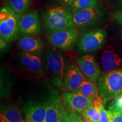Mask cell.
I'll list each match as a JSON object with an SVG mask.
<instances>
[{"instance_id": "1", "label": "cell", "mask_w": 122, "mask_h": 122, "mask_svg": "<svg viewBox=\"0 0 122 122\" xmlns=\"http://www.w3.org/2000/svg\"><path fill=\"white\" fill-rule=\"evenodd\" d=\"M42 16L44 27L48 32L75 27L72 22V12L68 6L52 7L44 12Z\"/></svg>"}, {"instance_id": "2", "label": "cell", "mask_w": 122, "mask_h": 122, "mask_svg": "<svg viewBox=\"0 0 122 122\" xmlns=\"http://www.w3.org/2000/svg\"><path fill=\"white\" fill-rule=\"evenodd\" d=\"M98 89L104 103L122 94V70L100 72Z\"/></svg>"}, {"instance_id": "3", "label": "cell", "mask_w": 122, "mask_h": 122, "mask_svg": "<svg viewBox=\"0 0 122 122\" xmlns=\"http://www.w3.org/2000/svg\"><path fill=\"white\" fill-rule=\"evenodd\" d=\"M20 17L7 6L0 10V37L1 40L10 42L18 39L20 33Z\"/></svg>"}, {"instance_id": "4", "label": "cell", "mask_w": 122, "mask_h": 122, "mask_svg": "<svg viewBox=\"0 0 122 122\" xmlns=\"http://www.w3.org/2000/svg\"><path fill=\"white\" fill-rule=\"evenodd\" d=\"M43 63L48 72L55 77L57 85L62 86L63 79L68 65L62 53L54 49L47 50L44 55Z\"/></svg>"}, {"instance_id": "5", "label": "cell", "mask_w": 122, "mask_h": 122, "mask_svg": "<svg viewBox=\"0 0 122 122\" xmlns=\"http://www.w3.org/2000/svg\"><path fill=\"white\" fill-rule=\"evenodd\" d=\"M102 8L98 4L95 7L72 13L74 27L79 30H86L98 23L103 16Z\"/></svg>"}, {"instance_id": "6", "label": "cell", "mask_w": 122, "mask_h": 122, "mask_svg": "<svg viewBox=\"0 0 122 122\" xmlns=\"http://www.w3.org/2000/svg\"><path fill=\"white\" fill-rule=\"evenodd\" d=\"M106 40L107 33L105 30H94L80 35L76 41V45L82 52H94L102 48Z\"/></svg>"}, {"instance_id": "7", "label": "cell", "mask_w": 122, "mask_h": 122, "mask_svg": "<svg viewBox=\"0 0 122 122\" xmlns=\"http://www.w3.org/2000/svg\"><path fill=\"white\" fill-rule=\"evenodd\" d=\"M79 37L78 30L75 27L49 32V42L56 48L68 50L72 48Z\"/></svg>"}, {"instance_id": "8", "label": "cell", "mask_w": 122, "mask_h": 122, "mask_svg": "<svg viewBox=\"0 0 122 122\" xmlns=\"http://www.w3.org/2000/svg\"><path fill=\"white\" fill-rule=\"evenodd\" d=\"M46 115L44 122H63L68 112L63 99L52 94L46 102Z\"/></svg>"}, {"instance_id": "9", "label": "cell", "mask_w": 122, "mask_h": 122, "mask_svg": "<svg viewBox=\"0 0 122 122\" xmlns=\"http://www.w3.org/2000/svg\"><path fill=\"white\" fill-rule=\"evenodd\" d=\"M62 99L66 106L68 109L81 112L88 107L94 106L93 101L77 91L72 92L65 93L62 95Z\"/></svg>"}, {"instance_id": "10", "label": "cell", "mask_w": 122, "mask_h": 122, "mask_svg": "<svg viewBox=\"0 0 122 122\" xmlns=\"http://www.w3.org/2000/svg\"><path fill=\"white\" fill-rule=\"evenodd\" d=\"M20 33L22 36H34L41 30V23L39 13L33 10L24 14L20 17Z\"/></svg>"}, {"instance_id": "11", "label": "cell", "mask_w": 122, "mask_h": 122, "mask_svg": "<svg viewBox=\"0 0 122 122\" xmlns=\"http://www.w3.org/2000/svg\"><path fill=\"white\" fill-rule=\"evenodd\" d=\"M85 80L80 70L73 64L68 65L63 79L62 87L69 91H76Z\"/></svg>"}, {"instance_id": "12", "label": "cell", "mask_w": 122, "mask_h": 122, "mask_svg": "<svg viewBox=\"0 0 122 122\" xmlns=\"http://www.w3.org/2000/svg\"><path fill=\"white\" fill-rule=\"evenodd\" d=\"M76 61L82 72L89 80L95 83L100 74V70L93 56L83 55L77 58Z\"/></svg>"}, {"instance_id": "13", "label": "cell", "mask_w": 122, "mask_h": 122, "mask_svg": "<svg viewBox=\"0 0 122 122\" xmlns=\"http://www.w3.org/2000/svg\"><path fill=\"white\" fill-rule=\"evenodd\" d=\"M19 60L21 66L27 71L37 74H44L42 63L39 54L23 51L19 54Z\"/></svg>"}, {"instance_id": "14", "label": "cell", "mask_w": 122, "mask_h": 122, "mask_svg": "<svg viewBox=\"0 0 122 122\" xmlns=\"http://www.w3.org/2000/svg\"><path fill=\"white\" fill-rule=\"evenodd\" d=\"M46 110V102L28 103L25 105L23 109L25 122H44Z\"/></svg>"}, {"instance_id": "15", "label": "cell", "mask_w": 122, "mask_h": 122, "mask_svg": "<svg viewBox=\"0 0 122 122\" xmlns=\"http://www.w3.org/2000/svg\"><path fill=\"white\" fill-rule=\"evenodd\" d=\"M20 48L25 52L39 54L42 48L43 42L39 37L23 36L18 40Z\"/></svg>"}, {"instance_id": "16", "label": "cell", "mask_w": 122, "mask_h": 122, "mask_svg": "<svg viewBox=\"0 0 122 122\" xmlns=\"http://www.w3.org/2000/svg\"><path fill=\"white\" fill-rule=\"evenodd\" d=\"M101 59L103 67L106 72L115 71L122 66L121 58L111 50H104Z\"/></svg>"}, {"instance_id": "17", "label": "cell", "mask_w": 122, "mask_h": 122, "mask_svg": "<svg viewBox=\"0 0 122 122\" xmlns=\"http://www.w3.org/2000/svg\"><path fill=\"white\" fill-rule=\"evenodd\" d=\"M1 116L8 122H25L19 110L11 104L1 106Z\"/></svg>"}, {"instance_id": "18", "label": "cell", "mask_w": 122, "mask_h": 122, "mask_svg": "<svg viewBox=\"0 0 122 122\" xmlns=\"http://www.w3.org/2000/svg\"><path fill=\"white\" fill-rule=\"evenodd\" d=\"M6 6L20 16L30 10L32 0H6Z\"/></svg>"}, {"instance_id": "19", "label": "cell", "mask_w": 122, "mask_h": 122, "mask_svg": "<svg viewBox=\"0 0 122 122\" xmlns=\"http://www.w3.org/2000/svg\"><path fill=\"white\" fill-rule=\"evenodd\" d=\"M86 97L92 98L93 101L99 98V92L98 88L96 87L94 82L91 80H85L81 85L79 89L76 90Z\"/></svg>"}, {"instance_id": "20", "label": "cell", "mask_w": 122, "mask_h": 122, "mask_svg": "<svg viewBox=\"0 0 122 122\" xmlns=\"http://www.w3.org/2000/svg\"><path fill=\"white\" fill-rule=\"evenodd\" d=\"M98 0H75L70 6L72 13L84 9L95 7L98 5Z\"/></svg>"}, {"instance_id": "21", "label": "cell", "mask_w": 122, "mask_h": 122, "mask_svg": "<svg viewBox=\"0 0 122 122\" xmlns=\"http://www.w3.org/2000/svg\"><path fill=\"white\" fill-rule=\"evenodd\" d=\"M81 114L86 120L92 122H98L101 116L99 110L94 106L85 109Z\"/></svg>"}, {"instance_id": "22", "label": "cell", "mask_w": 122, "mask_h": 122, "mask_svg": "<svg viewBox=\"0 0 122 122\" xmlns=\"http://www.w3.org/2000/svg\"><path fill=\"white\" fill-rule=\"evenodd\" d=\"M94 106L99 110L100 112V119L98 122H109L107 111L105 110L103 104V100L101 97L96 99L93 101Z\"/></svg>"}, {"instance_id": "23", "label": "cell", "mask_w": 122, "mask_h": 122, "mask_svg": "<svg viewBox=\"0 0 122 122\" xmlns=\"http://www.w3.org/2000/svg\"><path fill=\"white\" fill-rule=\"evenodd\" d=\"M109 110L122 113V94L113 99L109 106Z\"/></svg>"}, {"instance_id": "24", "label": "cell", "mask_w": 122, "mask_h": 122, "mask_svg": "<svg viewBox=\"0 0 122 122\" xmlns=\"http://www.w3.org/2000/svg\"><path fill=\"white\" fill-rule=\"evenodd\" d=\"M63 122H84V120L77 112L68 109V114Z\"/></svg>"}, {"instance_id": "25", "label": "cell", "mask_w": 122, "mask_h": 122, "mask_svg": "<svg viewBox=\"0 0 122 122\" xmlns=\"http://www.w3.org/2000/svg\"><path fill=\"white\" fill-rule=\"evenodd\" d=\"M109 122H122V113L107 111Z\"/></svg>"}, {"instance_id": "26", "label": "cell", "mask_w": 122, "mask_h": 122, "mask_svg": "<svg viewBox=\"0 0 122 122\" xmlns=\"http://www.w3.org/2000/svg\"><path fill=\"white\" fill-rule=\"evenodd\" d=\"M112 18L114 20L117 21L122 25V10H120L115 12L112 15Z\"/></svg>"}, {"instance_id": "27", "label": "cell", "mask_w": 122, "mask_h": 122, "mask_svg": "<svg viewBox=\"0 0 122 122\" xmlns=\"http://www.w3.org/2000/svg\"><path fill=\"white\" fill-rule=\"evenodd\" d=\"M75 0H60L59 1V4L62 5H65L70 6L74 2Z\"/></svg>"}, {"instance_id": "28", "label": "cell", "mask_w": 122, "mask_h": 122, "mask_svg": "<svg viewBox=\"0 0 122 122\" xmlns=\"http://www.w3.org/2000/svg\"><path fill=\"white\" fill-rule=\"evenodd\" d=\"M46 1H48V2L51 3L52 4H56L57 3H59V4L60 0H46Z\"/></svg>"}, {"instance_id": "29", "label": "cell", "mask_w": 122, "mask_h": 122, "mask_svg": "<svg viewBox=\"0 0 122 122\" xmlns=\"http://www.w3.org/2000/svg\"><path fill=\"white\" fill-rule=\"evenodd\" d=\"M0 122H8L6 120H5L2 117H0Z\"/></svg>"}, {"instance_id": "30", "label": "cell", "mask_w": 122, "mask_h": 122, "mask_svg": "<svg viewBox=\"0 0 122 122\" xmlns=\"http://www.w3.org/2000/svg\"><path fill=\"white\" fill-rule=\"evenodd\" d=\"M118 1L120 3V4L122 5V0H118Z\"/></svg>"}, {"instance_id": "31", "label": "cell", "mask_w": 122, "mask_h": 122, "mask_svg": "<svg viewBox=\"0 0 122 122\" xmlns=\"http://www.w3.org/2000/svg\"><path fill=\"white\" fill-rule=\"evenodd\" d=\"M85 122H91V121H90V120H86V121Z\"/></svg>"}, {"instance_id": "32", "label": "cell", "mask_w": 122, "mask_h": 122, "mask_svg": "<svg viewBox=\"0 0 122 122\" xmlns=\"http://www.w3.org/2000/svg\"><path fill=\"white\" fill-rule=\"evenodd\" d=\"M98 1H101V0H98Z\"/></svg>"}]
</instances>
